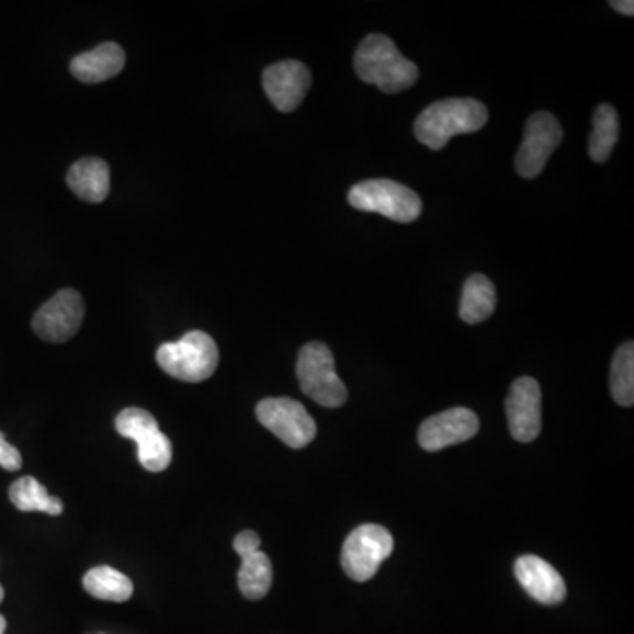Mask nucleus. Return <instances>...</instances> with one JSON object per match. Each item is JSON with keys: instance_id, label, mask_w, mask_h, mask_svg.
<instances>
[{"instance_id": "f257e3e1", "label": "nucleus", "mask_w": 634, "mask_h": 634, "mask_svg": "<svg viewBox=\"0 0 634 634\" xmlns=\"http://www.w3.org/2000/svg\"><path fill=\"white\" fill-rule=\"evenodd\" d=\"M358 78L377 87L385 94H398L411 89L420 77L416 64L404 57L394 41L383 34H371L354 54Z\"/></svg>"}, {"instance_id": "f03ea898", "label": "nucleus", "mask_w": 634, "mask_h": 634, "mask_svg": "<svg viewBox=\"0 0 634 634\" xmlns=\"http://www.w3.org/2000/svg\"><path fill=\"white\" fill-rule=\"evenodd\" d=\"M488 110L476 99H444L424 107L415 122L420 144L441 150L456 135H469L487 124Z\"/></svg>"}, {"instance_id": "7ed1b4c3", "label": "nucleus", "mask_w": 634, "mask_h": 634, "mask_svg": "<svg viewBox=\"0 0 634 634\" xmlns=\"http://www.w3.org/2000/svg\"><path fill=\"white\" fill-rule=\"evenodd\" d=\"M157 363L166 374L183 383H202L217 371L219 349L205 331H189L177 342L159 346Z\"/></svg>"}, {"instance_id": "20e7f679", "label": "nucleus", "mask_w": 634, "mask_h": 634, "mask_svg": "<svg viewBox=\"0 0 634 634\" xmlns=\"http://www.w3.org/2000/svg\"><path fill=\"white\" fill-rule=\"evenodd\" d=\"M296 377L302 392L319 406L336 409L348 400V388L337 375L333 354L322 342H308L299 349Z\"/></svg>"}, {"instance_id": "39448f33", "label": "nucleus", "mask_w": 634, "mask_h": 634, "mask_svg": "<svg viewBox=\"0 0 634 634\" xmlns=\"http://www.w3.org/2000/svg\"><path fill=\"white\" fill-rule=\"evenodd\" d=\"M349 205L356 211L385 215L395 223H412L423 211L412 189L388 179L363 180L351 188Z\"/></svg>"}, {"instance_id": "423d86ee", "label": "nucleus", "mask_w": 634, "mask_h": 634, "mask_svg": "<svg viewBox=\"0 0 634 634\" xmlns=\"http://www.w3.org/2000/svg\"><path fill=\"white\" fill-rule=\"evenodd\" d=\"M115 429L122 438L138 444L139 464L148 473H161L170 467L173 446L150 412L139 407H127L116 416Z\"/></svg>"}, {"instance_id": "0eeeda50", "label": "nucleus", "mask_w": 634, "mask_h": 634, "mask_svg": "<svg viewBox=\"0 0 634 634\" xmlns=\"http://www.w3.org/2000/svg\"><path fill=\"white\" fill-rule=\"evenodd\" d=\"M394 552V537L383 525L365 523L346 537L342 546V567L354 581L375 577L383 561Z\"/></svg>"}, {"instance_id": "6e6552de", "label": "nucleus", "mask_w": 634, "mask_h": 634, "mask_svg": "<svg viewBox=\"0 0 634 634\" xmlns=\"http://www.w3.org/2000/svg\"><path fill=\"white\" fill-rule=\"evenodd\" d=\"M256 416L264 429L293 450H302L316 439V421L304 404L293 398H264L256 407Z\"/></svg>"}, {"instance_id": "1a4fd4ad", "label": "nucleus", "mask_w": 634, "mask_h": 634, "mask_svg": "<svg viewBox=\"0 0 634 634\" xmlns=\"http://www.w3.org/2000/svg\"><path fill=\"white\" fill-rule=\"evenodd\" d=\"M563 127L552 113L537 112L529 116L522 145L514 157V168L520 177L536 179L563 141Z\"/></svg>"}, {"instance_id": "9d476101", "label": "nucleus", "mask_w": 634, "mask_h": 634, "mask_svg": "<svg viewBox=\"0 0 634 634\" xmlns=\"http://www.w3.org/2000/svg\"><path fill=\"white\" fill-rule=\"evenodd\" d=\"M86 317V304L80 293L75 290H60L54 298L32 317V330L39 339L60 344L77 336Z\"/></svg>"}, {"instance_id": "9b49d317", "label": "nucleus", "mask_w": 634, "mask_h": 634, "mask_svg": "<svg viewBox=\"0 0 634 634\" xmlns=\"http://www.w3.org/2000/svg\"><path fill=\"white\" fill-rule=\"evenodd\" d=\"M310 83L313 75L307 66L298 60L272 64L263 72L264 92L279 112H295L307 95Z\"/></svg>"}, {"instance_id": "f8f14e48", "label": "nucleus", "mask_w": 634, "mask_h": 634, "mask_svg": "<svg viewBox=\"0 0 634 634\" xmlns=\"http://www.w3.org/2000/svg\"><path fill=\"white\" fill-rule=\"evenodd\" d=\"M478 430V416L467 407H453L424 420L418 432V441L427 452H441L444 448L469 441Z\"/></svg>"}, {"instance_id": "ddd939ff", "label": "nucleus", "mask_w": 634, "mask_h": 634, "mask_svg": "<svg viewBox=\"0 0 634 634\" xmlns=\"http://www.w3.org/2000/svg\"><path fill=\"white\" fill-rule=\"evenodd\" d=\"M506 415L513 439L532 442L541 432V388L536 380L520 377L506 398Z\"/></svg>"}, {"instance_id": "4468645a", "label": "nucleus", "mask_w": 634, "mask_h": 634, "mask_svg": "<svg viewBox=\"0 0 634 634\" xmlns=\"http://www.w3.org/2000/svg\"><path fill=\"white\" fill-rule=\"evenodd\" d=\"M514 575L520 586L531 598L536 599L537 603L554 607L566 599V584L561 573L536 555L520 557L514 564Z\"/></svg>"}, {"instance_id": "2eb2a0df", "label": "nucleus", "mask_w": 634, "mask_h": 634, "mask_svg": "<svg viewBox=\"0 0 634 634\" xmlns=\"http://www.w3.org/2000/svg\"><path fill=\"white\" fill-rule=\"evenodd\" d=\"M125 66V52L116 43H103L98 48L72 58V77L83 83H101L116 77Z\"/></svg>"}, {"instance_id": "dca6fc26", "label": "nucleus", "mask_w": 634, "mask_h": 634, "mask_svg": "<svg viewBox=\"0 0 634 634\" xmlns=\"http://www.w3.org/2000/svg\"><path fill=\"white\" fill-rule=\"evenodd\" d=\"M68 185L87 203H103L110 194V166L99 157H83L69 168Z\"/></svg>"}, {"instance_id": "f3484780", "label": "nucleus", "mask_w": 634, "mask_h": 634, "mask_svg": "<svg viewBox=\"0 0 634 634\" xmlns=\"http://www.w3.org/2000/svg\"><path fill=\"white\" fill-rule=\"evenodd\" d=\"M497 305L496 286L482 273H474L464 284L461 317L469 325H478L494 314Z\"/></svg>"}, {"instance_id": "a211bd4d", "label": "nucleus", "mask_w": 634, "mask_h": 634, "mask_svg": "<svg viewBox=\"0 0 634 634\" xmlns=\"http://www.w3.org/2000/svg\"><path fill=\"white\" fill-rule=\"evenodd\" d=\"M83 589L92 598L112 603H125L135 595V586L124 573L110 566H98L83 577Z\"/></svg>"}, {"instance_id": "6ab92c4d", "label": "nucleus", "mask_w": 634, "mask_h": 634, "mask_svg": "<svg viewBox=\"0 0 634 634\" xmlns=\"http://www.w3.org/2000/svg\"><path fill=\"white\" fill-rule=\"evenodd\" d=\"M10 499L16 510L23 513H46L52 517L63 514V500L58 497L49 496L45 485H41L32 476H23L16 479L10 488Z\"/></svg>"}, {"instance_id": "aec40b11", "label": "nucleus", "mask_w": 634, "mask_h": 634, "mask_svg": "<svg viewBox=\"0 0 634 634\" xmlns=\"http://www.w3.org/2000/svg\"><path fill=\"white\" fill-rule=\"evenodd\" d=\"M240 571H238V587L244 598L258 601L269 595L273 581L272 563L269 555L261 550L252 554L241 555Z\"/></svg>"}, {"instance_id": "412c9836", "label": "nucleus", "mask_w": 634, "mask_h": 634, "mask_svg": "<svg viewBox=\"0 0 634 634\" xmlns=\"http://www.w3.org/2000/svg\"><path fill=\"white\" fill-rule=\"evenodd\" d=\"M595 129L589 139V156L595 162L607 161L619 139V115L615 107L601 104L596 107Z\"/></svg>"}, {"instance_id": "4be33fe9", "label": "nucleus", "mask_w": 634, "mask_h": 634, "mask_svg": "<svg viewBox=\"0 0 634 634\" xmlns=\"http://www.w3.org/2000/svg\"><path fill=\"white\" fill-rule=\"evenodd\" d=\"M610 392L619 406L631 407L634 404V344L625 342L616 349L610 371Z\"/></svg>"}, {"instance_id": "5701e85b", "label": "nucleus", "mask_w": 634, "mask_h": 634, "mask_svg": "<svg viewBox=\"0 0 634 634\" xmlns=\"http://www.w3.org/2000/svg\"><path fill=\"white\" fill-rule=\"evenodd\" d=\"M22 453L5 441L4 433L0 432V467L10 473L22 469Z\"/></svg>"}, {"instance_id": "b1692460", "label": "nucleus", "mask_w": 634, "mask_h": 634, "mask_svg": "<svg viewBox=\"0 0 634 634\" xmlns=\"http://www.w3.org/2000/svg\"><path fill=\"white\" fill-rule=\"evenodd\" d=\"M261 540L254 531H244L235 537L233 546L238 555L252 554L256 550H260Z\"/></svg>"}, {"instance_id": "393cba45", "label": "nucleus", "mask_w": 634, "mask_h": 634, "mask_svg": "<svg viewBox=\"0 0 634 634\" xmlns=\"http://www.w3.org/2000/svg\"><path fill=\"white\" fill-rule=\"evenodd\" d=\"M610 5L616 13L625 14V16H633L634 14V2L631 0H613Z\"/></svg>"}, {"instance_id": "a878e982", "label": "nucleus", "mask_w": 634, "mask_h": 634, "mask_svg": "<svg viewBox=\"0 0 634 634\" xmlns=\"http://www.w3.org/2000/svg\"><path fill=\"white\" fill-rule=\"evenodd\" d=\"M5 627H8V624H5L4 615H0V634L5 633Z\"/></svg>"}, {"instance_id": "bb28decb", "label": "nucleus", "mask_w": 634, "mask_h": 634, "mask_svg": "<svg viewBox=\"0 0 634 634\" xmlns=\"http://www.w3.org/2000/svg\"><path fill=\"white\" fill-rule=\"evenodd\" d=\"M4 601V587L0 586V603Z\"/></svg>"}]
</instances>
